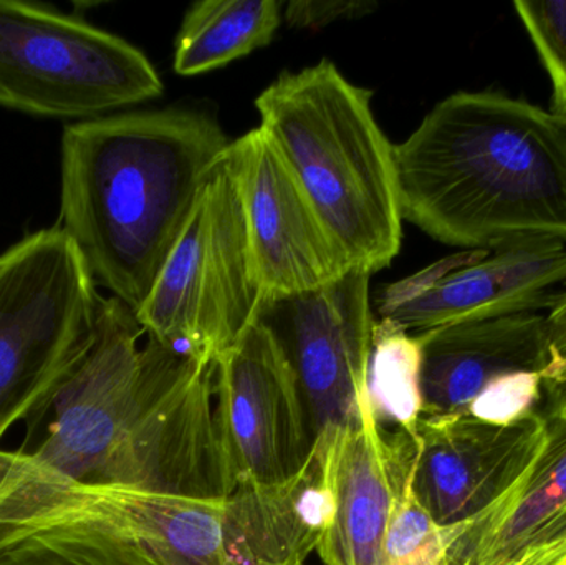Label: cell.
I'll return each instance as SVG.
<instances>
[{
  "instance_id": "6da1fadb",
  "label": "cell",
  "mask_w": 566,
  "mask_h": 565,
  "mask_svg": "<svg viewBox=\"0 0 566 565\" xmlns=\"http://www.w3.org/2000/svg\"><path fill=\"white\" fill-rule=\"evenodd\" d=\"M102 297L92 344L19 450L73 483L216 500L234 490L216 410L218 365L148 338Z\"/></svg>"
},
{
  "instance_id": "7a4b0ae2",
  "label": "cell",
  "mask_w": 566,
  "mask_h": 565,
  "mask_svg": "<svg viewBox=\"0 0 566 565\" xmlns=\"http://www.w3.org/2000/svg\"><path fill=\"white\" fill-rule=\"evenodd\" d=\"M395 165L402 219L442 244H566V123L534 103L454 93L395 146Z\"/></svg>"
},
{
  "instance_id": "3957f363",
  "label": "cell",
  "mask_w": 566,
  "mask_h": 565,
  "mask_svg": "<svg viewBox=\"0 0 566 565\" xmlns=\"http://www.w3.org/2000/svg\"><path fill=\"white\" fill-rule=\"evenodd\" d=\"M231 145L201 109L73 122L60 148L59 228L98 287L138 311Z\"/></svg>"
},
{
  "instance_id": "277c9868",
  "label": "cell",
  "mask_w": 566,
  "mask_h": 565,
  "mask_svg": "<svg viewBox=\"0 0 566 565\" xmlns=\"http://www.w3.org/2000/svg\"><path fill=\"white\" fill-rule=\"evenodd\" d=\"M255 108L352 269L371 275L388 268L405 219L395 146L373 115L371 92L322 60L282 73Z\"/></svg>"
},
{
  "instance_id": "5b68a950",
  "label": "cell",
  "mask_w": 566,
  "mask_h": 565,
  "mask_svg": "<svg viewBox=\"0 0 566 565\" xmlns=\"http://www.w3.org/2000/svg\"><path fill=\"white\" fill-rule=\"evenodd\" d=\"M69 484L90 506L135 531L166 565H302L328 517L318 447L290 483L238 484L216 500Z\"/></svg>"
},
{
  "instance_id": "8992f818",
  "label": "cell",
  "mask_w": 566,
  "mask_h": 565,
  "mask_svg": "<svg viewBox=\"0 0 566 565\" xmlns=\"http://www.w3.org/2000/svg\"><path fill=\"white\" fill-rule=\"evenodd\" d=\"M103 295L59 228L25 236L0 254V440L42 421L95 335Z\"/></svg>"
},
{
  "instance_id": "52a82bcc",
  "label": "cell",
  "mask_w": 566,
  "mask_h": 565,
  "mask_svg": "<svg viewBox=\"0 0 566 565\" xmlns=\"http://www.w3.org/2000/svg\"><path fill=\"white\" fill-rule=\"evenodd\" d=\"M259 307L241 201L222 158L135 315L146 337L182 357L218 365L254 324Z\"/></svg>"
},
{
  "instance_id": "ba28073f",
  "label": "cell",
  "mask_w": 566,
  "mask_h": 565,
  "mask_svg": "<svg viewBox=\"0 0 566 565\" xmlns=\"http://www.w3.org/2000/svg\"><path fill=\"white\" fill-rule=\"evenodd\" d=\"M161 93L148 56L122 36L52 7L0 0V106L85 122Z\"/></svg>"
},
{
  "instance_id": "9c48e42d",
  "label": "cell",
  "mask_w": 566,
  "mask_h": 565,
  "mask_svg": "<svg viewBox=\"0 0 566 565\" xmlns=\"http://www.w3.org/2000/svg\"><path fill=\"white\" fill-rule=\"evenodd\" d=\"M369 278L352 269L318 291L262 302L255 317L295 375L316 440L353 423L368 397Z\"/></svg>"
},
{
  "instance_id": "30bf717a",
  "label": "cell",
  "mask_w": 566,
  "mask_h": 565,
  "mask_svg": "<svg viewBox=\"0 0 566 565\" xmlns=\"http://www.w3.org/2000/svg\"><path fill=\"white\" fill-rule=\"evenodd\" d=\"M216 410L235 486H282L315 454L318 440L305 398L281 348L259 322L219 358Z\"/></svg>"
},
{
  "instance_id": "8fae6325",
  "label": "cell",
  "mask_w": 566,
  "mask_h": 565,
  "mask_svg": "<svg viewBox=\"0 0 566 565\" xmlns=\"http://www.w3.org/2000/svg\"><path fill=\"white\" fill-rule=\"evenodd\" d=\"M262 302L318 291L352 271L292 168L259 126L226 149Z\"/></svg>"
},
{
  "instance_id": "7c38bea8",
  "label": "cell",
  "mask_w": 566,
  "mask_h": 565,
  "mask_svg": "<svg viewBox=\"0 0 566 565\" xmlns=\"http://www.w3.org/2000/svg\"><path fill=\"white\" fill-rule=\"evenodd\" d=\"M566 287V248L464 251L382 287L378 315L406 332L548 312Z\"/></svg>"
},
{
  "instance_id": "4fadbf2b",
  "label": "cell",
  "mask_w": 566,
  "mask_h": 565,
  "mask_svg": "<svg viewBox=\"0 0 566 565\" xmlns=\"http://www.w3.org/2000/svg\"><path fill=\"white\" fill-rule=\"evenodd\" d=\"M412 440L409 484L439 526L482 516L504 498L541 453V408L514 425H491L468 414L421 417Z\"/></svg>"
},
{
  "instance_id": "5bb4252c",
  "label": "cell",
  "mask_w": 566,
  "mask_h": 565,
  "mask_svg": "<svg viewBox=\"0 0 566 565\" xmlns=\"http://www.w3.org/2000/svg\"><path fill=\"white\" fill-rule=\"evenodd\" d=\"M0 565H166L69 481L0 451Z\"/></svg>"
},
{
  "instance_id": "9a60e30c",
  "label": "cell",
  "mask_w": 566,
  "mask_h": 565,
  "mask_svg": "<svg viewBox=\"0 0 566 565\" xmlns=\"http://www.w3.org/2000/svg\"><path fill=\"white\" fill-rule=\"evenodd\" d=\"M328 517L315 553L325 565H382V541L412 460L405 431L382 427L368 397L353 423L319 438Z\"/></svg>"
},
{
  "instance_id": "2e32d148",
  "label": "cell",
  "mask_w": 566,
  "mask_h": 565,
  "mask_svg": "<svg viewBox=\"0 0 566 565\" xmlns=\"http://www.w3.org/2000/svg\"><path fill=\"white\" fill-rule=\"evenodd\" d=\"M545 441L521 481L462 524L451 565H566V364L542 375Z\"/></svg>"
},
{
  "instance_id": "e0dca14e",
  "label": "cell",
  "mask_w": 566,
  "mask_h": 565,
  "mask_svg": "<svg viewBox=\"0 0 566 565\" xmlns=\"http://www.w3.org/2000/svg\"><path fill=\"white\" fill-rule=\"evenodd\" d=\"M421 345L422 417L468 414L504 375L542 374L554 364L547 317L505 315L416 335Z\"/></svg>"
},
{
  "instance_id": "ac0fdd59",
  "label": "cell",
  "mask_w": 566,
  "mask_h": 565,
  "mask_svg": "<svg viewBox=\"0 0 566 565\" xmlns=\"http://www.w3.org/2000/svg\"><path fill=\"white\" fill-rule=\"evenodd\" d=\"M277 0H201L176 36L175 72L201 75L269 45L282 22Z\"/></svg>"
},
{
  "instance_id": "d6986e66",
  "label": "cell",
  "mask_w": 566,
  "mask_h": 565,
  "mask_svg": "<svg viewBox=\"0 0 566 565\" xmlns=\"http://www.w3.org/2000/svg\"><path fill=\"white\" fill-rule=\"evenodd\" d=\"M369 401L379 423L412 437L422 417L421 345L389 321L375 322L368 360Z\"/></svg>"
},
{
  "instance_id": "ffe728a7",
  "label": "cell",
  "mask_w": 566,
  "mask_h": 565,
  "mask_svg": "<svg viewBox=\"0 0 566 565\" xmlns=\"http://www.w3.org/2000/svg\"><path fill=\"white\" fill-rule=\"evenodd\" d=\"M461 530L462 524L444 527L432 520L412 493L408 474L386 527L382 565L449 564V551Z\"/></svg>"
},
{
  "instance_id": "44dd1931",
  "label": "cell",
  "mask_w": 566,
  "mask_h": 565,
  "mask_svg": "<svg viewBox=\"0 0 566 565\" xmlns=\"http://www.w3.org/2000/svg\"><path fill=\"white\" fill-rule=\"evenodd\" d=\"M514 9L551 76V112L566 123V0H515Z\"/></svg>"
},
{
  "instance_id": "7402d4cb",
  "label": "cell",
  "mask_w": 566,
  "mask_h": 565,
  "mask_svg": "<svg viewBox=\"0 0 566 565\" xmlns=\"http://www.w3.org/2000/svg\"><path fill=\"white\" fill-rule=\"evenodd\" d=\"M544 397L542 374L518 372L489 384L472 401L468 415L491 425H514L538 411Z\"/></svg>"
},
{
  "instance_id": "603a6c76",
  "label": "cell",
  "mask_w": 566,
  "mask_h": 565,
  "mask_svg": "<svg viewBox=\"0 0 566 565\" xmlns=\"http://www.w3.org/2000/svg\"><path fill=\"white\" fill-rule=\"evenodd\" d=\"M378 3L369 0H293L283 9L286 25L295 29H322L342 20L371 15Z\"/></svg>"
},
{
  "instance_id": "cb8c5ba5",
  "label": "cell",
  "mask_w": 566,
  "mask_h": 565,
  "mask_svg": "<svg viewBox=\"0 0 566 565\" xmlns=\"http://www.w3.org/2000/svg\"><path fill=\"white\" fill-rule=\"evenodd\" d=\"M554 364H566V287L547 315Z\"/></svg>"
},
{
  "instance_id": "d4e9b609",
  "label": "cell",
  "mask_w": 566,
  "mask_h": 565,
  "mask_svg": "<svg viewBox=\"0 0 566 565\" xmlns=\"http://www.w3.org/2000/svg\"><path fill=\"white\" fill-rule=\"evenodd\" d=\"M446 565H451V564H446Z\"/></svg>"
},
{
  "instance_id": "484cf974",
  "label": "cell",
  "mask_w": 566,
  "mask_h": 565,
  "mask_svg": "<svg viewBox=\"0 0 566 565\" xmlns=\"http://www.w3.org/2000/svg\"><path fill=\"white\" fill-rule=\"evenodd\" d=\"M302 565H306V564H302Z\"/></svg>"
}]
</instances>
